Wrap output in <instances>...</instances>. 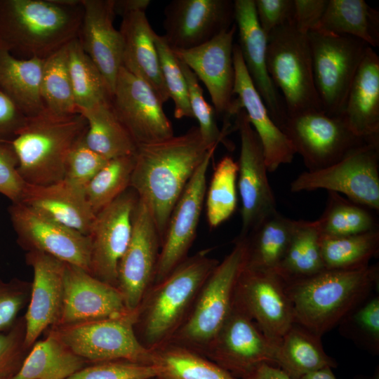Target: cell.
Wrapping results in <instances>:
<instances>
[{"label": "cell", "mask_w": 379, "mask_h": 379, "mask_svg": "<svg viewBox=\"0 0 379 379\" xmlns=\"http://www.w3.org/2000/svg\"><path fill=\"white\" fill-rule=\"evenodd\" d=\"M325 269L350 270L369 265L379 252V230L343 237L321 236Z\"/></svg>", "instance_id": "40"}, {"label": "cell", "mask_w": 379, "mask_h": 379, "mask_svg": "<svg viewBox=\"0 0 379 379\" xmlns=\"http://www.w3.org/2000/svg\"><path fill=\"white\" fill-rule=\"evenodd\" d=\"M90 364L52 333L36 341L11 379H66Z\"/></svg>", "instance_id": "33"}, {"label": "cell", "mask_w": 379, "mask_h": 379, "mask_svg": "<svg viewBox=\"0 0 379 379\" xmlns=\"http://www.w3.org/2000/svg\"><path fill=\"white\" fill-rule=\"evenodd\" d=\"M247 258V238L238 236L232 250L205 281L190 313L168 343L200 354L204 352L232 310L237 283Z\"/></svg>", "instance_id": "6"}, {"label": "cell", "mask_w": 379, "mask_h": 379, "mask_svg": "<svg viewBox=\"0 0 379 379\" xmlns=\"http://www.w3.org/2000/svg\"><path fill=\"white\" fill-rule=\"evenodd\" d=\"M119 32L123 41L121 66L148 84L161 102L168 100L154 44V34L145 11L124 15Z\"/></svg>", "instance_id": "27"}, {"label": "cell", "mask_w": 379, "mask_h": 379, "mask_svg": "<svg viewBox=\"0 0 379 379\" xmlns=\"http://www.w3.org/2000/svg\"><path fill=\"white\" fill-rule=\"evenodd\" d=\"M278 127L308 171L328 167L366 143L379 140L358 136L340 117L321 110L286 116Z\"/></svg>", "instance_id": "10"}, {"label": "cell", "mask_w": 379, "mask_h": 379, "mask_svg": "<svg viewBox=\"0 0 379 379\" xmlns=\"http://www.w3.org/2000/svg\"><path fill=\"white\" fill-rule=\"evenodd\" d=\"M235 23L208 42L186 50H173L205 85L215 112L224 119L223 130L228 131L231 117L241 109L233 98L234 67L233 62Z\"/></svg>", "instance_id": "17"}, {"label": "cell", "mask_w": 379, "mask_h": 379, "mask_svg": "<svg viewBox=\"0 0 379 379\" xmlns=\"http://www.w3.org/2000/svg\"><path fill=\"white\" fill-rule=\"evenodd\" d=\"M27 265L33 270L30 298L25 314V347L29 351L39 336L60 318L64 295L65 262L39 251H28Z\"/></svg>", "instance_id": "22"}, {"label": "cell", "mask_w": 379, "mask_h": 379, "mask_svg": "<svg viewBox=\"0 0 379 379\" xmlns=\"http://www.w3.org/2000/svg\"><path fill=\"white\" fill-rule=\"evenodd\" d=\"M234 84L233 93L237 95L262 147L268 172L293 161L295 151L286 135L272 119L267 108L255 89L245 67L239 47L233 46Z\"/></svg>", "instance_id": "26"}, {"label": "cell", "mask_w": 379, "mask_h": 379, "mask_svg": "<svg viewBox=\"0 0 379 379\" xmlns=\"http://www.w3.org/2000/svg\"><path fill=\"white\" fill-rule=\"evenodd\" d=\"M83 17L77 39L113 93L121 67L123 41L113 22V0H81Z\"/></svg>", "instance_id": "25"}, {"label": "cell", "mask_w": 379, "mask_h": 379, "mask_svg": "<svg viewBox=\"0 0 379 379\" xmlns=\"http://www.w3.org/2000/svg\"><path fill=\"white\" fill-rule=\"evenodd\" d=\"M238 163L229 155L216 165L206 194L208 225L215 228L230 218L237 206Z\"/></svg>", "instance_id": "42"}, {"label": "cell", "mask_w": 379, "mask_h": 379, "mask_svg": "<svg viewBox=\"0 0 379 379\" xmlns=\"http://www.w3.org/2000/svg\"><path fill=\"white\" fill-rule=\"evenodd\" d=\"M79 113L87 121L84 140L92 150L108 160L135 153L138 145L116 116L111 100Z\"/></svg>", "instance_id": "35"}, {"label": "cell", "mask_w": 379, "mask_h": 379, "mask_svg": "<svg viewBox=\"0 0 379 379\" xmlns=\"http://www.w3.org/2000/svg\"><path fill=\"white\" fill-rule=\"evenodd\" d=\"M234 24V1L173 0L164 9L163 36L173 50L190 49Z\"/></svg>", "instance_id": "21"}, {"label": "cell", "mask_w": 379, "mask_h": 379, "mask_svg": "<svg viewBox=\"0 0 379 379\" xmlns=\"http://www.w3.org/2000/svg\"><path fill=\"white\" fill-rule=\"evenodd\" d=\"M240 379H291L275 365L263 363L244 375Z\"/></svg>", "instance_id": "55"}, {"label": "cell", "mask_w": 379, "mask_h": 379, "mask_svg": "<svg viewBox=\"0 0 379 379\" xmlns=\"http://www.w3.org/2000/svg\"><path fill=\"white\" fill-rule=\"evenodd\" d=\"M254 3L258 22L267 36L293 18V0H254Z\"/></svg>", "instance_id": "52"}, {"label": "cell", "mask_w": 379, "mask_h": 379, "mask_svg": "<svg viewBox=\"0 0 379 379\" xmlns=\"http://www.w3.org/2000/svg\"><path fill=\"white\" fill-rule=\"evenodd\" d=\"M276 346L234 300L228 317L201 354L241 378L259 364L275 365Z\"/></svg>", "instance_id": "15"}, {"label": "cell", "mask_w": 379, "mask_h": 379, "mask_svg": "<svg viewBox=\"0 0 379 379\" xmlns=\"http://www.w3.org/2000/svg\"><path fill=\"white\" fill-rule=\"evenodd\" d=\"M67 65L78 113L111 100L104 77L77 38L67 45Z\"/></svg>", "instance_id": "38"}, {"label": "cell", "mask_w": 379, "mask_h": 379, "mask_svg": "<svg viewBox=\"0 0 379 379\" xmlns=\"http://www.w3.org/2000/svg\"><path fill=\"white\" fill-rule=\"evenodd\" d=\"M328 194L325 209L316 220L321 236L343 237L379 230L371 209L338 193Z\"/></svg>", "instance_id": "39"}, {"label": "cell", "mask_w": 379, "mask_h": 379, "mask_svg": "<svg viewBox=\"0 0 379 379\" xmlns=\"http://www.w3.org/2000/svg\"><path fill=\"white\" fill-rule=\"evenodd\" d=\"M111 103L118 119L138 146L174 136L172 124L157 95L148 84L122 66Z\"/></svg>", "instance_id": "18"}, {"label": "cell", "mask_w": 379, "mask_h": 379, "mask_svg": "<svg viewBox=\"0 0 379 379\" xmlns=\"http://www.w3.org/2000/svg\"><path fill=\"white\" fill-rule=\"evenodd\" d=\"M293 22L300 31L308 33L315 29L322 18L328 0H293Z\"/></svg>", "instance_id": "54"}, {"label": "cell", "mask_w": 379, "mask_h": 379, "mask_svg": "<svg viewBox=\"0 0 379 379\" xmlns=\"http://www.w3.org/2000/svg\"><path fill=\"white\" fill-rule=\"evenodd\" d=\"M178 60L187 81L192 114L199 123L198 128L204 141L209 147L218 146L222 142L229 149H232V144L226 141L227 135L219 129L215 120V111L205 100L197 76L186 64Z\"/></svg>", "instance_id": "45"}, {"label": "cell", "mask_w": 379, "mask_h": 379, "mask_svg": "<svg viewBox=\"0 0 379 379\" xmlns=\"http://www.w3.org/2000/svg\"><path fill=\"white\" fill-rule=\"evenodd\" d=\"M19 202L87 236L95 218L84 189L65 179L46 185L26 183Z\"/></svg>", "instance_id": "28"}, {"label": "cell", "mask_w": 379, "mask_h": 379, "mask_svg": "<svg viewBox=\"0 0 379 379\" xmlns=\"http://www.w3.org/2000/svg\"><path fill=\"white\" fill-rule=\"evenodd\" d=\"M157 375L153 364L114 360L90 364L66 379H154Z\"/></svg>", "instance_id": "46"}, {"label": "cell", "mask_w": 379, "mask_h": 379, "mask_svg": "<svg viewBox=\"0 0 379 379\" xmlns=\"http://www.w3.org/2000/svg\"><path fill=\"white\" fill-rule=\"evenodd\" d=\"M18 164L11 146L0 145V193L11 203L20 201L26 184L18 171Z\"/></svg>", "instance_id": "51"}, {"label": "cell", "mask_w": 379, "mask_h": 379, "mask_svg": "<svg viewBox=\"0 0 379 379\" xmlns=\"http://www.w3.org/2000/svg\"><path fill=\"white\" fill-rule=\"evenodd\" d=\"M150 4L149 0H113L114 13L121 17L135 11H145Z\"/></svg>", "instance_id": "56"}, {"label": "cell", "mask_w": 379, "mask_h": 379, "mask_svg": "<svg viewBox=\"0 0 379 379\" xmlns=\"http://www.w3.org/2000/svg\"><path fill=\"white\" fill-rule=\"evenodd\" d=\"M8 211L17 242L23 249L48 254L89 273L91 244L88 236L22 202L11 203Z\"/></svg>", "instance_id": "13"}, {"label": "cell", "mask_w": 379, "mask_h": 379, "mask_svg": "<svg viewBox=\"0 0 379 379\" xmlns=\"http://www.w3.org/2000/svg\"><path fill=\"white\" fill-rule=\"evenodd\" d=\"M208 253L205 250L187 258L147 292L135 326H140V342L147 349L169 342L186 319L204 283L219 263Z\"/></svg>", "instance_id": "5"}, {"label": "cell", "mask_w": 379, "mask_h": 379, "mask_svg": "<svg viewBox=\"0 0 379 379\" xmlns=\"http://www.w3.org/2000/svg\"><path fill=\"white\" fill-rule=\"evenodd\" d=\"M84 136L75 143L68 155L64 178L84 189L109 161L89 148Z\"/></svg>", "instance_id": "47"}, {"label": "cell", "mask_w": 379, "mask_h": 379, "mask_svg": "<svg viewBox=\"0 0 379 379\" xmlns=\"http://www.w3.org/2000/svg\"><path fill=\"white\" fill-rule=\"evenodd\" d=\"M138 195L131 187L96 215L91 239L89 273L117 287L118 266L129 244L132 215Z\"/></svg>", "instance_id": "20"}, {"label": "cell", "mask_w": 379, "mask_h": 379, "mask_svg": "<svg viewBox=\"0 0 379 379\" xmlns=\"http://www.w3.org/2000/svg\"><path fill=\"white\" fill-rule=\"evenodd\" d=\"M358 136L379 139V56L368 46L340 116Z\"/></svg>", "instance_id": "29"}, {"label": "cell", "mask_w": 379, "mask_h": 379, "mask_svg": "<svg viewBox=\"0 0 379 379\" xmlns=\"http://www.w3.org/2000/svg\"><path fill=\"white\" fill-rule=\"evenodd\" d=\"M300 379H336L331 367H325L302 376Z\"/></svg>", "instance_id": "57"}, {"label": "cell", "mask_w": 379, "mask_h": 379, "mask_svg": "<svg viewBox=\"0 0 379 379\" xmlns=\"http://www.w3.org/2000/svg\"><path fill=\"white\" fill-rule=\"evenodd\" d=\"M138 310L121 316L50 327L72 352L89 364L126 360L152 364V350L135 332Z\"/></svg>", "instance_id": "8"}, {"label": "cell", "mask_w": 379, "mask_h": 379, "mask_svg": "<svg viewBox=\"0 0 379 379\" xmlns=\"http://www.w3.org/2000/svg\"><path fill=\"white\" fill-rule=\"evenodd\" d=\"M161 239L146 204L138 197L132 232L118 266L117 288L129 311L138 310L154 281Z\"/></svg>", "instance_id": "14"}, {"label": "cell", "mask_w": 379, "mask_h": 379, "mask_svg": "<svg viewBox=\"0 0 379 379\" xmlns=\"http://www.w3.org/2000/svg\"><path fill=\"white\" fill-rule=\"evenodd\" d=\"M314 81L322 110L340 117L345 99L369 46L347 35L312 30L307 33Z\"/></svg>", "instance_id": "9"}, {"label": "cell", "mask_w": 379, "mask_h": 379, "mask_svg": "<svg viewBox=\"0 0 379 379\" xmlns=\"http://www.w3.org/2000/svg\"><path fill=\"white\" fill-rule=\"evenodd\" d=\"M234 300L276 345L295 323L285 284L274 271L246 265L238 279Z\"/></svg>", "instance_id": "16"}, {"label": "cell", "mask_w": 379, "mask_h": 379, "mask_svg": "<svg viewBox=\"0 0 379 379\" xmlns=\"http://www.w3.org/2000/svg\"><path fill=\"white\" fill-rule=\"evenodd\" d=\"M362 302L345 319L356 331L354 335L361 340L375 352L379 349V298L376 296L365 303Z\"/></svg>", "instance_id": "50"}, {"label": "cell", "mask_w": 379, "mask_h": 379, "mask_svg": "<svg viewBox=\"0 0 379 379\" xmlns=\"http://www.w3.org/2000/svg\"><path fill=\"white\" fill-rule=\"evenodd\" d=\"M317 221L298 220L288 250L274 271L285 284L313 276L325 270Z\"/></svg>", "instance_id": "37"}, {"label": "cell", "mask_w": 379, "mask_h": 379, "mask_svg": "<svg viewBox=\"0 0 379 379\" xmlns=\"http://www.w3.org/2000/svg\"><path fill=\"white\" fill-rule=\"evenodd\" d=\"M234 9L237 44L245 67L272 119L279 126L286 117V109L267 71V38L258 22L254 0H235Z\"/></svg>", "instance_id": "24"}, {"label": "cell", "mask_w": 379, "mask_h": 379, "mask_svg": "<svg viewBox=\"0 0 379 379\" xmlns=\"http://www.w3.org/2000/svg\"><path fill=\"white\" fill-rule=\"evenodd\" d=\"M326 190L371 210L379 211V140L371 141L340 161L305 171L290 185L292 192Z\"/></svg>", "instance_id": "11"}, {"label": "cell", "mask_w": 379, "mask_h": 379, "mask_svg": "<svg viewBox=\"0 0 379 379\" xmlns=\"http://www.w3.org/2000/svg\"><path fill=\"white\" fill-rule=\"evenodd\" d=\"M154 39L164 81L169 98L174 102V117L176 119L194 118L189 100L187 81L177 57L163 35L155 33Z\"/></svg>", "instance_id": "44"}, {"label": "cell", "mask_w": 379, "mask_h": 379, "mask_svg": "<svg viewBox=\"0 0 379 379\" xmlns=\"http://www.w3.org/2000/svg\"><path fill=\"white\" fill-rule=\"evenodd\" d=\"M82 114H58L46 109L26 121L9 143L18 171L28 184L46 185L64 179L68 155L86 134Z\"/></svg>", "instance_id": "4"}, {"label": "cell", "mask_w": 379, "mask_h": 379, "mask_svg": "<svg viewBox=\"0 0 379 379\" xmlns=\"http://www.w3.org/2000/svg\"><path fill=\"white\" fill-rule=\"evenodd\" d=\"M216 147L208 150L172 211L161 245L154 284L164 279L187 258L206 194L208 168Z\"/></svg>", "instance_id": "19"}, {"label": "cell", "mask_w": 379, "mask_h": 379, "mask_svg": "<svg viewBox=\"0 0 379 379\" xmlns=\"http://www.w3.org/2000/svg\"><path fill=\"white\" fill-rule=\"evenodd\" d=\"M378 265L327 270L285 284L295 323L321 337L364 302L378 284Z\"/></svg>", "instance_id": "3"}, {"label": "cell", "mask_w": 379, "mask_h": 379, "mask_svg": "<svg viewBox=\"0 0 379 379\" xmlns=\"http://www.w3.org/2000/svg\"><path fill=\"white\" fill-rule=\"evenodd\" d=\"M135 154L109 160L86 186L87 201L95 215L130 187Z\"/></svg>", "instance_id": "43"}, {"label": "cell", "mask_w": 379, "mask_h": 379, "mask_svg": "<svg viewBox=\"0 0 379 379\" xmlns=\"http://www.w3.org/2000/svg\"><path fill=\"white\" fill-rule=\"evenodd\" d=\"M157 379H239L198 352L173 343L152 350Z\"/></svg>", "instance_id": "36"}, {"label": "cell", "mask_w": 379, "mask_h": 379, "mask_svg": "<svg viewBox=\"0 0 379 379\" xmlns=\"http://www.w3.org/2000/svg\"><path fill=\"white\" fill-rule=\"evenodd\" d=\"M31 284L18 279L4 281L0 279V332L9 330L18 315L29 302Z\"/></svg>", "instance_id": "49"}, {"label": "cell", "mask_w": 379, "mask_h": 379, "mask_svg": "<svg viewBox=\"0 0 379 379\" xmlns=\"http://www.w3.org/2000/svg\"><path fill=\"white\" fill-rule=\"evenodd\" d=\"M67 45L44 59L41 96L45 109L58 114L78 113L67 65Z\"/></svg>", "instance_id": "41"}, {"label": "cell", "mask_w": 379, "mask_h": 379, "mask_svg": "<svg viewBox=\"0 0 379 379\" xmlns=\"http://www.w3.org/2000/svg\"><path fill=\"white\" fill-rule=\"evenodd\" d=\"M314 31L357 38L379 45V13L364 0H328Z\"/></svg>", "instance_id": "32"}, {"label": "cell", "mask_w": 379, "mask_h": 379, "mask_svg": "<svg viewBox=\"0 0 379 379\" xmlns=\"http://www.w3.org/2000/svg\"><path fill=\"white\" fill-rule=\"evenodd\" d=\"M27 117L0 88V145L9 144Z\"/></svg>", "instance_id": "53"}, {"label": "cell", "mask_w": 379, "mask_h": 379, "mask_svg": "<svg viewBox=\"0 0 379 379\" xmlns=\"http://www.w3.org/2000/svg\"><path fill=\"white\" fill-rule=\"evenodd\" d=\"M213 147L206 144L197 126L182 135L138 146L130 187L147 206L161 242L175 204Z\"/></svg>", "instance_id": "1"}, {"label": "cell", "mask_w": 379, "mask_h": 379, "mask_svg": "<svg viewBox=\"0 0 379 379\" xmlns=\"http://www.w3.org/2000/svg\"><path fill=\"white\" fill-rule=\"evenodd\" d=\"M43 63V59H20L0 49V88L26 117L45 109L41 96Z\"/></svg>", "instance_id": "30"}, {"label": "cell", "mask_w": 379, "mask_h": 379, "mask_svg": "<svg viewBox=\"0 0 379 379\" xmlns=\"http://www.w3.org/2000/svg\"><path fill=\"white\" fill-rule=\"evenodd\" d=\"M298 220L277 211L264 219L246 237V266L275 271L282 261L294 234Z\"/></svg>", "instance_id": "34"}, {"label": "cell", "mask_w": 379, "mask_h": 379, "mask_svg": "<svg viewBox=\"0 0 379 379\" xmlns=\"http://www.w3.org/2000/svg\"><path fill=\"white\" fill-rule=\"evenodd\" d=\"M275 366L291 379L337 364L324 350L321 337L294 323L279 340L275 351Z\"/></svg>", "instance_id": "31"}, {"label": "cell", "mask_w": 379, "mask_h": 379, "mask_svg": "<svg viewBox=\"0 0 379 379\" xmlns=\"http://www.w3.org/2000/svg\"><path fill=\"white\" fill-rule=\"evenodd\" d=\"M267 38V68L282 93L286 116L323 111L314 85L307 34L298 29L292 20Z\"/></svg>", "instance_id": "7"}, {"label": "cell", "mask_w": 379, "mask_h": 379, "mask_svg": "<svg viewBox=\"0 0 379 379\" xmlns=\"http://www.w3.org/2000/svg\"><path fill=\"white\" fill-rule=\"evenodd\" d=\"M25 324L22 317L6 333H0V379H11L28 353L25 347Z\"/></svg>", "instance_id": "48"}, {"label": "cell", "mask_w": 379, "mask_h": 379, "mask_svg": "<svg viewBox=\"0 0 379 379\" xmlns=\"http://www.w3.org/2000/svg\"><path fill=\"white\" fill-rule=\"evenodd\" d=\"M81 0H0V49L45 59L77 38Z\"/></svg>", "instance_id": "2"}, {"label": "cell", "mask_w": 379, "mask_h": 379, "mask_svg": "<svg viewBox=\"0 0 379 379\" xmlns=\"http://www.w3.org/2000/svg\"><path fill=\"white\" fill-rule=\"evenodd\" d=\"M235 127L241 140L237 161V189L241 201L239 237H247L264 219L277 210L261 142L242 108L235 114Z\"/></svg>", "instance_id": "12"}, {"label": "cell", "mask_w": 379, "mask_h": 379, "mask_svg": "<svg viewBox=\"0 0 379 379\" xmlns=\"http://www.w3.org/2000/svg\"><path fill=\"white\" fill-rule=\"evenodd\" d=\"M128 312L117 287L65 263L62 308L56 326L114 317Z\"/></svg>", "instance_id": "23"}]
</instances>
